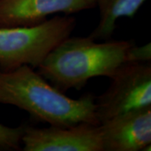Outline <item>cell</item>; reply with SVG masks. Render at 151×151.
Returning a JSON list of instances; mask_svg holds the SVG:
<instances>
[{"mask_svg":"<svg viewBox=\"0 0 151 151\" xmlns=\"http://www.w3.org/2000/svg\"><path fill=\"white\" fill-rule=\"evenodd\" d=\"M0 103L21 108L51 126L100 124L92 95L70 98L27 65L8 71L0 70Z\"/></svg>","mask_w":151,"mask_h":151,"instance_id":"cell-1","label":"cell"},{"mask_svg":"<svg viewBox=\"0 0 151 151\" xmlns=\"http://www.w3.org/2000/svg\"><path fill=\"white\" fill-rule=\"evenodd\" d=\"M132 45L125 40L98 43L90 37L69 36L47 55L38 72L60 92L80 90L92 77L111 78L127 61Z\"/></svg>","mask_w":151,"mask_h":151,"instance_id":"cell-2","label":"cell"},{"mask_svg":"<svg viewBox=\"0 0 151 151\" xmlns=\"http://www.w3.org/2000/svg\"><path fill=\"white\" fill-rule=\"evenodd\" d=\"M75 27L71 16H55L32 26L0 27V70L24 65L37 68Z\"/></svg>","mask_w":151,"mask_h":151,"instance_id":"cell-3","label":"cell"},{"mask_svg":"<svg viewBox=\"0 0 151 151\" xmlns=\"http://www.w3.org/2000/svg\"><path fill=\"white\" fill-rule=\"evenodd\" d=\"M111 79L107 91L95 101L99 124L131 110L151 106L150 61H126Z\"/></svg>","mask_w":151,"mask_h":151,"instance_id":"cell-4","label":"cell"},{"mask_svg":"<svg viewBox=\"0 0 151 151\" xmlns=\"http://www.w3.org/2000/svg\"><path fill=\"white\" fill-rule=\"evenodd\" d=\"M24 151H103L100 124L82 123L73 126L24 127Z\"/></svg>","mask_w":151,"mask_h":151,"instance_id":"cell-5","label":"cell"},{"mask_svg":"<svg viewBox=\"0 0 151 151\" xmlns=\"http://www.w3.org/2000/svg\"><path fill=\"white\" fill-rule=\"evenodd\" d=\"M103 151H139L151 144V106L134 109L100 124Z\"/></svg>","mask_w":151,"mask_h":151,"instance_id":"cell-6","label":"cell"},{"mask_svg":"<svg viewBox=\"0 0 151 151\" xmlns=\"http://www.w3.org/2000/svg\"><path fill=\"white\" fill-rule=\"evenodd\" d=\"M94 7L96 0H0V27L32 26L50 14H71Z\"/></svg>","mask_w":151,"mask_h":151,"instance_id":"cell-7","label":"cell"},{"mask_svg":"<svg viewBox=\"0 0 151 151\" xmlns=\"http://www.w3.org/2000/svg\"><path fill=\"white\" fill-rule=\"evenodd\" d=\"M147 0H96L100 19L89 37L107 40L113 35L116 22L122 17H133Z\"/></svg>","mask_w":151,"mask_h":151,"instance_id":"cell-8","label":"cell"},{"mask_svg":"<svg viewBox=\"0 0 151 151\" xmlns=\"http://www.w3.org/2000/svg\"><path fill=\"white\" fill-rule=\"evenodd\" d=\"M24 127L11 128L0 124V150H19Z\"/></svg>","mask_w":151,"mask_h":151,"instance_id":"cell-9","label":"cell"},{"mask_svg":"<svg viewBox=\"0 0 151 151\" xmlns=\"http://www.w3.org/2000/svg\"><path fill=\"white\" fill-rule=\"evenodd\" d=\"M151 60L150 43L143 46H135L132 45L127 55V61L148 62Z\"/></svg>","mask_w":151,"mask_h":151,"instance_id":"cell-10","label":"cell"}]
</instances>
